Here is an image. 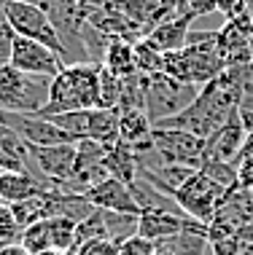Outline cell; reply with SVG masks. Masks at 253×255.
I'll list each match as a JSON object with an SVG mask.
<instances>
[{"mask_svg": "<svg viewBox=\"0 0 253 255\" xmlns=\"http://www.w3.org/2000/svg\"><path fill=\"white\" fill-rule=\"evenodd\" d=\"M121 92H124V78H119L116 73L100 65V108H119Z\"/></svg>", "mask_w": 253, "mask_h": 255, "instance_id": "cell-23", "label": "cell"}, {"mask_svg": "<svg viewBox=\"0 0 253 255\" xmlns=\"http://www.w3.org/2000/svg\"><path fill=\"white\" fill-rule=\"evenodd\" d=\"M57 124L59 129H65L67 134H73L76 140L86 137V127H89V110H67V113H57V116H46Z\"/></svg>", "mask_w": 253, "mask_h": 255, "instance_id": "cell-25", "label": "cell"}, {"mask_svg": "<svg viewBox=\"0 0 253 255\" xmlns=\"http://www.w3.org/2000/svg\"><path fill=\"white\" fill-rule=\"evenodd\" d=\"M3 16L8 19V24L13 27V32L22 38H32L38 40V43L49 46L54 54H59L65 62V43L62 38H59V30L57 24H54V19L46 13L40 5L35 3H27V0H11L8 5H5Z\"/></svg>", "mask_w": 253, "mask_h": 255, "instance_id": "cell-3", "label": "cell"}, {"mask_svg": "<svg viewBox=\"0 0 253 255\" xmlns=\"http://www.w3.org/2000/svg\"><path fill=\"white\" fill-rule=\"evenodd\" d=\"M135 65L143 75H159L165 73V54H162L148 38L135 40Z\"/></svg>", "mask_w": 253, "mask_h": 255, "instance_id": "cell-21", "label": "cell"}, {"mask_svg": "<svg viewBox=\"0 0 253 255\" xmlns=\"http://www.w3.org/2000/svg\"><path fill=\"white\" fill-rule=\"evenodd\" d=\"M84 140H94L100 145L111 148L119 142V108H92L89 110V127Z\"/></svg>", "mask_w": 253, "mask_h": 255, "instance_id": "cell-18", "label": "cell"}, {"mask_svg": "<svg viewBox=\"0 0 253 255\" xmlns=\"http://www.w3.org/2000/svg\"><path fill=\"white\" fill-rule=\"evenodd\" d=\"M51 78L27 75L11 65H0V113H40L49 100Z\"/></svg>", "mask_w": 253, "mask_h": 255, "instance_id": "cell-2", "label": "cell"}, {"mask_svg": "<svg viewBox=\"0 0 253 255\" xmlns=\"http://www.w3.org/2000/svg\"><path fill=\"white\" fill-rule=\"evenodd\" d=\"M237 188L253 194V158H240L237 161Z\"/></svg>", "mask_w": 253, "mask_h": 255, "instance_id": "cell-33", "label": "cell"}, {"mask_svg": "<svg viewBox=\"0 0 253 255\" xmlns=\"http://www.w3.org/2000/svg\"><path fill=\"white\" fill-rule=\"evenodd\" d=\"M119 255H156V242L140 237V234H132L119 245Z\"/></svg>", "mask_w": 253, "mask_h": 255, "instance_id": "cell-28", "label": "cell"}, {"mask_svg": "<svg viewBox=\"0 0 253 255\" xmlns=\"http://www.w3.org/2000/svg\"><path fill=\"white\" fill-rule=\"evenodd\" d=\"M253 223V194L243 188H229L218 204L213 220H210V242L224 237H235L243 226Z\"/></svg>", "mask_w": 253, "mask_h": 255, "instance_id": "cell-7", "label": "cell"}, {"mask_svg": "<svg viewBox=\"0 0 253 255\" xmlns=\"http://www.w3.org/2000/svg\"><path fill=\"white\" fill-rule=\"evenodd\" d=\"M181 11H189L194 16H210L221 11V0H181Z\"/></svg>", "mask_w": 253, "mask_h": 255, "instance_id": "cell-31", "label": "cell"}, {"mask_svg": "<svg viewBox=\"0 0 253 255\" xmlns=\"http://www.w3.org/2000/svg\"><path fill=\"white\" fill-rule=\"evenodd\" d=\"M194 19H197L194 13L181 11V13H175L173 19H167V22H162L159 27H154L146 38L151 40L162 54L181 51V49H186L189 40H191V24H194Z\"/></svg>", "mask_w": 253, "mask_h": 255, "instance_id": "cell-16", "label": "cell"}, {"mask_svg": "<svg viewBox=\"0 0 253 255\" xmlns=\"http://www.w3.org/2000/svg\"><path fill=\"white\" fill-rule=\"evenodd\" d=\"M49 229H51V250L70 255L73 239H76V220H70V218H49Z\"/></svg>", "mask_w": 253, "mask_h": 255, "instance_id": "cell-24", "label": "cell"}, {"mask_svg": "<svg viewBox=\"0 0 253 255\" xmlns=\"http://www.w3.org/2000/svg\"><path fill=\"white\" fill-rule=\"evenodd\" d=\"M94 210H105V212H119V215H132L138 218L143 212V207L138 204L132 188L127 183L116 180V177H105V180L89 185L81 194Z\"/></svg>", "mask_w": 253, "mask_h": 255, "instance_id": "cell-12", "label": "cell"}, {"mask_svg": "<svg viewBox=\"0 0 253 255\" xmlns=\"http://www.w3.org/2000/svg\"><path fill=\"white\" fill-rule=\"evenodd\" d=\"M22 226H19L16 215H13L11 204H0V245H16L22 239Z\"/></svg>", "mask_w": 253, "mask_h": 255, "instance_id": "cell-27", "label": "cell"}, {"mask_svg": "<svg viewBox=\"0 0 253 255\" xmlns=\"http://www.w3.org/2000/svg\"><path fill=\"white\" fill-rule=\"evenodd\" d=\"M251 19H253V11H251Z\"/></svg>", "mask_w": 253, "mask_h": 255, "instance_id": "cell-44", "label": "cell"}, {"mask_svg": "<svg viewBox=\"0 0 253 255\" xmlns=\"http://www.w3.org/2000/svg\"><path fill=\"white\" fill-rule=\"evenodd\" d=\"M0 255H30V253L16 242V245H3V247H0Z\"/></svg>", "mask_w": 253, "mask_h": 255, "instance_id": "cell-38", "label": "cell"}, {"mask_svg": "<svg viewBox=\"0 0 253 255\" xmlns=\"http://www.w3.org/2000/svg\"><path fill=\"white\" fill-rule=\"evenodd\" d=\"M245 137H248V132H245V127L240 121V110H237L227 124H221L210 137H205V158H202V164L205 161L235 164L237 156H240V148H243Z\"/></svg>", "mask_w": 253, "mask_h": 255, "instance_id": "cell-14", "label": "cell"}, {"mask_svg": "<svg viewBox=\"0 0 253 255\" xmlns=\"http://www.w3.org/2000/svg\"><path fill=\"white\" fill-rule=\"evenodd\" d=\"M11 65L16 70H22L27 75H43V78H54L59 70L65 67V62L59 54H54L49 46L38 43L32 38H13V49H11Z\"/></svg>", "mask_w": 253, "mask_h": 255, "instance_id": "cell-11", "label": "cell"}, {"mask_svg": "<svg viewBox=\"0 0 253 255\" xmlns=\"http://www.w3.org/2000/svg\"><path fill=\"white\" fill-rule=\"evenodd\" d=\"M19 245L24 247L30 255H40V253H49L51 250V229H49V218L38 220V223L27 226L22 231V239Z\"/></svg>", "mask_w": 253, "mask_h": 255, "instance_id": "cell-22", "label": "cell"}, {"mask_svg": "<svg viewBox=\"0 0 253 255\" xmlns=\"http://www.w3.org/2000/svg\"><path fill=\"white\" fill-rule=\"evenodd\" d=\"M240 110H251V113H253V67H248V75H245V81H243Z\"/></svg>", "mask_w": 253, "mask_h": 255, "instance_id": "cell-34", "label": "cell"}, {"mask_svg": "<svg viewBox=\"0 0 253 255\" xmlns=\"http://www.w3.org/2000/svg\"><path fill=\"white\" fill-rule=\"evenodd\" d=\"M248 5H251V11H253V0H248Z\"/></svg>", "mask_w": 253, "mask_h": 255, "instance_id": "cell-42", "label": "cell"}, {"mask_svg": "<svg viewBox=\"0 0 253 255\" xmlns=\"http://www.w3.org/2000/svg\"><path fill=\"white\" fill-rule=\"evenodd\" d=\"M73 255H119V242H113V239H94V242H86L84 247H78Z\"/></svg>", "mask_w": 253, "mask_h": 255, "instance_id": "cell-30", "label": "cell"}, {"mask_svg": "<svg viewBox=\"0 0 253 255\" xmlns=\"http://www.w3.org/2000/svg\"><path fill=\"white\" fill-rule=\"evenodd\" d=\"M100 108V65L97 62H76L65 65L51 78L49 100L38 116H57L67 110Z\"/></svg>", "mask_w": 253, "mask_h": 255, "instance_id": "cell-1", "label": "cell"}, {"mask_svg": "<svg viewBox=\"0 0 253 255\" xmlns=\"http://www.w3.org/2000/svg\"><path fill=\"white\" fill-rule=\"evenodd\" d=\"M8 3H11V0H0V13L5 11V5H8Z\"/></svg>", "mask_w": 253, "mask_h": 255, "instance_id": "cell-40", "label": "cell"}, {"mask_svg": "<svg viewBox=\"0 0 253 255\" xmlns=\"http://www.w3.org/2000/svg\"><path fill=\"white\" fill-rule=\"evenodd\" d=\"M13 38H16L13 27L8 24V19H5L3 13H0V65H8V62H11Z\"/></svg>", "mask_w": 253, "mask_h": 255, "instance_id": "cell-29", "label": "cell"}, {"mask_svg": "<svg viewBox=\"0 0 253 255\" xmlns=\"http://www.w3.org/2000/svg\"><path fill=\"white\" fill-rule=\"evenodd\" d=\"M235 237H237V239H240V242H243V245H253V223H248V226H243V229H240V231H237V234H235Z\"/></svg>", "mask_w": 253, "mask_h": 255, "instance_id": "cell-36", "label": "cell"}, {"mask_svg": "<svg viewBox=\"0 0 253 255\" xmlns=\"http://www.w3.org/2000/svg\"><path fill=\"white\" fill-rule=\"evenodd\" d=\"M251 32H253V19L237 16L227 19V24L216 32V46L218 54L224 57L227 67H248L253 65V51H251Z\"/></svg>", "mask_w": 253, "mask_h": 255, "instance_id": "cell-10", "label": "cell"}, {"mask_svg": "<svg viewBox=\"0 0 253 255\" xmlns=\"http://www.w3.org/2000/svg\"><path fill=\"white\" fill-rule=\"evenodd\" d=\"M27 3H35V5H40V8H43L46 13H49V16H54V13H57V11L65 5V0H27Z\"/></svg>", "mask_w": 253, "mask_h": 255, "instance_id": "cell-35", "label": "cell"}, {"mask_svg": "<svg viewBox=\"0 0 253 255\" xmlns=\"http://www.w3.org/2000/svg\"><path fill=\"white\" fill-rule=\"evenodd\" d=\"M0 175H3V167H0Z\"/></svg>", "mask_w": 253, "mask_h": 255, "instance_id": "cell-43", "label": "cell"}, {"mask_svg": "<svg viewBox=\"0 0 253 255\" xmlns=\"http://www.w3.org/2000/svg\"><path fill=\"white\" fill-rule=\"evenodd\" d=\"M210 250H213V255H243L245 245L237 237H224V239H213Z\"/></svg>", "mask_w": 253, "mask_h": 255, "instance_id": "cell-32", "label": "cell"}, {"mask_svg": "<svg viewBox=\"0 0 253 255\" xmlns=\"http://www.w3.org/2000/svg\"><path fill=\"white\" fill-rule=\"evenodd\" d=\"M119 8L135 24L140 38H146L154 27L181 13V0H119Z\"/></svg>", "mask_w": 253, "mask_h": 255, "instance_id": "cell-13", "label": "cell"}, {"mask_svg": "<svg viewBox=\"0 0 253 255\" xmlns=\"http://www.w3.org/2000/svg\"><path fill=\"white\" fill-rule=\"evenodd\" d=\"M151 129L154 124L146 110H119V140L129 148L151 140Z\"/></svg>", "mask_w": 253, "mask_h": 255, "instance_id": "cell-20", "label": "cell"}, {"mask_svg": "<svg viewBox=\"0 0 253 255\" xmlns=\"http://www.w3.org/2000/svg\"><path fill=\"white\" fill-rule=\"evenodd\" d=\"M57 185L49 183L46 177H38L32 172H11V169H3L0 175V199L5 204H19V202H27V199H35L46 191H54Z\"/></svg>", "mask_w": 253, "mask_h": 255, "instance_id": "cell-15", "label": "cell"}, {"mask_svg": "<svg viewBox=\"0 0 253 255\" xmlns=\"http://www.w3.org/2000/svg\"><path fill=\"white\" fill-rule=\"evenodd\" d=\"M105 169H108V175H111V177H116V180H121L127 185H135V183H138V169H140L138 153H135L127 142L119 140L116 145L108 148Z\"/></svg>", "mask_w": 253, "mask_h": 255, "instance_id": "cell-17", "label": "cell"}, {"mask_svg": "<svg viewBox=\"0 0 253 255\" xmlns=\"http://www.w3.org/2000/svg\"><path fill=\"white\" fill-rule=\"evenodd\" d=\"M0 204H3V199H0Z\"/></svg>", "mask_w": 253, "mask_h": 255, "instance_id": "cell-45", "label": "cell"}, {"mask_svg": "<svg viewBox=\"0 0 253 255\" xmlns=\"http://www.w3.org/2000/svg\"><path fill=\"white\" fill-rule=\"evenodd\" d=\"M102 67H108L119 78L135 75L138 73V65H135V43L132 40H124V38H111L105 54H102Z\"/></svg>", "mask_w": 253, "mask_h": 255, "instance_id": "cell-19", "label": "cell"}, {"mask_svg": "<svg viewBox=\"0 0 253 255\" xmlns=\"http://www.w3.org/2000/svg\"><path fill=\"white\" fill-rule=\"evenodd\" d=\"M240 158H253V134H248L245 137V142H243V148H240V156H237V161ZM235 161V164H237Z\"/></svg>", "mask_w": 253, "mask_h": 255, "instance_id": "cell-37", "label": "cell"}, {"mask_svg": "<svg viewBox=\"0 0 253 255\" xmlns=\"http://www.w3.org/2000/svg\"><path fill=\"white\" fill-rule=\"evenodd\" d=\"M0 124L13 129L27 145H65V142H78L73 134L59 129L57 124L38 113H0Z\"/></svg>", "mask_w": 253, "mask_h": 255, "instance_id": "cell-8", "label": "cell"}, {"mask_svg": "<svg viewBox=\"0 0 253 255\" xmlns=\"http://www.w3.org/2000/svg\"><path fill=\"white\" fill-rule=\"evenodd\" d=\"M154 150L159 153L162 164H178V167L200 169L205 158V137H197L183 129L154 127L151 129Z\"/></svg>", "mask_w": 253, "mask_h": 255, "instance_id": "cell-5", "label": "cell"}, {"mask_svg": "<svg viewBox=\"0 0 253 255\" xmlns=\"http://www.w3.org/2000/svg\"><path fill=\"white\" fill-rule=\"evenodd\" d=\"M162 245L173 247L178 255H205V250L210 247V239L200 237V234H178V237L165 239Z\"/></svg>", "mask_w": 253, "mask_h": 255, "instance_id": "cell-26", "label": "cell"}, {"mask_svg": "<svg viewBox=\"0 0 253 255\" xmlns=\"http://www.w3.org/2000/svg\"><path fill=\"white\" fill-rule=\"evenodd\" d=\"M251 51H253V32H251Z\"/></svg>", "mask_w": 253, "mask_h": 255, "instance_id": "cell-41", "label": "cell"}, {"mask_svg": "<svg viewBox=\"0 0 253 255\" xmlns=\"http://www.w3.org/2000/svg\"><path fill=\"white\" fill-rule=\"evenodd\" d=\"M227 191L229 188L218 185L216 180H210L205 172L197 169V172H191L181 185H178L173 194H170V199L181 207L183 215L200 220V223H210Z\"/></svg>", "mask_w": 253, "mask_h": 255, "instance_id": "cell-4", "label": "cell"}, {"mask_svg": "<svg viewBox=\"0 0 253 255\" xmlns=\"http://www.w3.org/2000/svg\"><path fill=\"white\" fill-rule=\"evenodd\" d=\"M30 150L32 169L40 177H46L57 188H65L73 183V167H76V142L65 145H27Z\"/></svg>", "mask_w": 253, "mask_h": 255, "instance_id": "cell-9", "label": "cell"}, {"mask_svg": "<svg viewBox=\"0 0 253 255\" xmlns=\"http://www.w3.org/2000/svg\"><path fill=\"white\" fill-rule=\"evenodd\" d=\"M156 255H178L173 247H167V245H162V242H156Z\"/></svg>", "mask_w": 253, "mask_h": 255, "instance_id": "cell-39", "label": "cell"}, {"mask_svg": "<svg viewBox=\"0 0 253 255\" xmlns=\"http://www.w3.org/2000/svg\"><path fill=\"white\" fill-rule=\"evenodd\" d=\"M200 89L181 84V81L170 78V75L159 73V75H148V89H146V113L151 124L167 119V116L178 113L197 97Z\"/></svg>", "mask_w": 253, "mask_h": 255, "instance_id": "cell-6", "label": "cell"}]
</instances>
